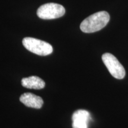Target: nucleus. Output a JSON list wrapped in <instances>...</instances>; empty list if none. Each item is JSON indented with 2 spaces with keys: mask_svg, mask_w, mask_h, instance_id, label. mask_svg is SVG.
<instances>
[{
  "mask_svg": "<svg viewBox=\"0 0 128 128\" xmlns=\"http://www.w3.org/2000/svg\"><path fill=\"white\" fill-rule=\"evenodd\" d=\"M109 20L110 16L108 12H97L84 19L80 24V29L86 33H94L104 28Z\"/></svg>",
  "mask_w": 128,
  "mask_h": 128,
  "instance_id": "obj_1",
  "label": "nucleus"
},
{
  "mask_svg": "<svg viewBox=\"0 0 128 128\" xmlns=\"http://www.w3.org/2000/svg\"><path fill=\"white\" fill-rule=\"evenodd\" d=\"M23 44L30 52L40 56L49 55L53 52V48L50 44L33 38H24Z\"/></svg>",
  "mask_w": 128,
  "mask_h": 128,
  "instance_id": "obj_2",
  "label": "nucleus"
},
{
  "mask_svg": "<svg viewBox=\"0 0 128 128\" xmlns=\"http://www.w3.org/2000/svg\"><path fill=\"white\" fill-rule=\"evenodd\" d=\"M65 13V9L62 5L56 3H48L42 5L37 11V15L44 20L60 18Z\"/></svg>",
  "mask_w": 128,
  "mask_h": 128,
  "instance_id": "obj_3",
  "label": "nucleus"
},
{
  "mask_svg": "<svg viewBox=\"0 0 128 128\" xmlns=\"http://www.w3.org/2000/svg\"><path fill=\"white\" fill-rule=\"evenodd\" d=\"M102 60L113 77L121 80L125 76L126 72L124 67L114 55L110 53L104 54L102 55Z\"/></svg>",
  "mask_w": 128,
  "mask_h": 128,
  "instance_id": "obj_4",
  "label": "nucleus"
},
{
  "mask_svg": "<svg viewBox=\"0 0 128 128\" xmlns=\"http://www.w3.org/2000/svg\"><path fill=\"white\" fill-rule=\"evenodd\" d=\"M90 119V114L87 110H76L72 116V128H88Z\"/></svg>",
  "mask_w": 128,
  "mask_h": 128,
  "instance_id": "obj_5",
  "label": "nucleus"
},
{
  "mask_svg": "<svg viewBox=\"0 0 128 128\" xmlns=\"http://www.w3.org/2000/svg\"><path fill=\"white\" fill-rule=\"evenodd\" d=\"M20 101L26 106L37 109L41 108L44 104V100L40 97L30 92L22 94L20 97Z\"/></svg>",
  "mask_w": 128,
  "mask_h": 128,
  "instance_id": "obj_6",
  "label": "nucleus"
},
{
  "mask_svg": "<svg viewBox=\"0 0 128 128\" xmlns=\"http://www.w3.org/2000/svg\"><path fill=\"white\" fill-rule=\"evenodd\" d=\"M22 85L27 88L40 90L44 87L45 82L39 76H31L23 78Z\"/></svg>",
  "mask_w": 128,
  "mask_h": 128,
  "instance_id": "obj_7",
  "label": "nucleus"
}]
</instances>
